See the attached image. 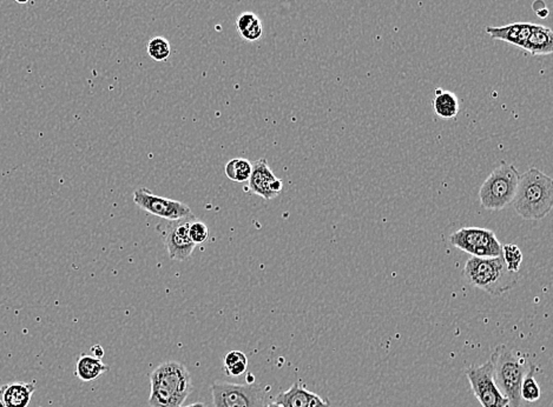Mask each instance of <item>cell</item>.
Masks as SVG:
<instances>
[{
  "label": "cell",
  "mask_w": 553,
  "mask_h": 407,
  "mask_svg": "<svg viewBox=\"0 0 553 407\" xmlns=\"http://www.w3.org/2000/svg\"><path fill=\"white\" fill-rule=\"evenodd\" d=\"M514 209L524 220H542L553 207L552 178L531 167L521 174L514 195Z\"/></svg>",
  "instance_id": "1"
},
{
  "label": "cell",
  "mask_w": 553,
  "mask_h": 407,
  "mask_svg": "<svg viewBox=\"0 0 553 407\" xmlns=\"http://www.w3.org/2000/svg\"><path fill=\"white\" fill-rule=\"evenodd\" d=\"M151 391L149 403L152 407H180L192 392V375L178 361L159 365L150 375Z\"/></svg>",
  "instance_id": "2"
},
{
  "label": "cell",
  "mask_w": 553,
  "mask_h": 407,
  "mask_svg": "<svg viewBox=\"0 0 553 407\" xmlns=\"http://www.w3.org/2000/svg\"><path fill=\"white\" fill-rule=\"evenodd\" d=\"M467 284L493 297H500L516 288L519 272L507 270L502 256L491 258L472 257L463 270Z\"/></svg>",
  "instance_id": "3"
},
{
  "label": "cell",
  "mask_w": 553,
  "mask_h": 407,
  "mask_svg": "<svg viewBox=\"0 0 553 407\" xmlns=\"http://www.w3.org/2000/svg\"><path fill=\"white\" fill-rule=\"evenodd\" d=\"M490 361L493 364V377L498 389L512 407H521V382L532 364H528L526 358L514 354L504 344L495 347Z\"/></svg>",
  "instance_id": "4"
},
{
  "label": "cell",
  "mask_w": 553,
  "mask_h": 407,
  "mask_svg": "<svg viewBox=\"0 0 553 407\" xmlns=\"http://www.w3.org/2000/svg\"><path fill=\"white\" fill-rule=\"evenodd\" d=\"M521 174L514 165L502 164L488 176L479 190V199L484 209L502 211L514 202Z\"/></svg>",
  "instance_id": "5"
},
{
  "label": "cell",
  "mask_w": 553,
  "mask_h": 407,
  "mask_svg": "<svg viewBox=\"0 0 553 407\" xmlns=\"http://www.w3.org/2000/svg\"><path fill=\"white\" fill-rule=\"evenodd\" d=\"M213 407H266L267 393L255 384L215 382L210 386Z\"/></svg>",
  "instance_id": "6"
},
{
  "label": "cell",
  "mask_w": 553,
  "mask_h": 407,
  "mask_svg": "<svg viewBox=\"0 0 553 407\" xmlns=\"http://www.w3.org/2000/svg\"><path fill=\"white\" fill-rule=\"evenodd\" d=\"M449 243L460 251L478 258L502 256V244L495 232L481 227H463L449 235Z\"/></svg>",
  "instance_id": "7"
},
{
  "label": "cell",
  "mask_w": 553,
  "mask_h": 407,
  "mask_svg": "<svg viewBox=\"0 0 553 407\" xmlns=\"http://www.w3.org/2000/svg\"><path fill=\"white\" fill-rule=\"evenodd\" d=\"M194 218L195 216L190 214L181 219L166 220L156 227L171 260L183 261L190 258L194 253L196 244L189 237V225Z\"/></svg>",
  "instance_id": "8"
},
{
  "label": "cell",
  "mask_w": 553,
  "mask_h": 407,
  "mask_svg": "<svg viewBox=\"0 0 553 407\" xmlns=\"http://www.w3.org/2000/svg\"><path fill=\"white\" fill-rule=\"evenodd\" d=\"M466 377L474 396L483 407H510V401L498 389L493 377L491 361L480 366L466 368Z\"/></svg>",
  "instance_id": "9"
},
{
  "label": "cell",
  "mask_w": 553,
  "mask_h": 407,
  "mask_svg": "<svg viewBox=\"0 0 553 407\" xmlns=\"http://www.w3.org/2000/svg\"><path fill=\"white\" fill-rule=\"evenodd\" d=\"M134 202L145 212L164 220H176L192 214V209L185 202L154 195L149 188H141L134 192Z\"/></svg>",
  "instance_id": "10"
},
{
  "label": "cell",
  "mask_w": 553,
  "mask_h": 407,
  "mask_svg": "<svg viewBox=\"0 0 553 407\" xmlns=\"http://www.w3.org/2000/svg\"><path fill=\"white\" fill-rule=\"evenodd\" d=\"M248 181L249 191L260 195L266 200L276 198L283 190V181L276 178L268 164L267 159L264 158L253 162V169Z\"/></svg>",
  "instance_id": "11"
},
{
  "label": "cell",
  "mask_w": 553,
  "mask_h": 407,
  "mask_svg": "<svg viewBox=\"0 0 553 407\" xmlns=\"http://www.w3.org/2000/svg\"><path fill=\"white\" fill-rule=\"evenodd\" d=\"M532 22H514L505 26H487L485 31L492 39L500 40L524 50L531 33Z\"/></svg>",
  "instance_id": "12"
},
{
  "label": "cell",
  "mask_w": 553,
  "mask_h": 407,
  "mask_svg": "<svg viewBox=\"0 0 553 407\" xmlns=\"http://www.w3.org/2000/svg\"><path fill=\"white\" fill-rule=\"evenodd\" d=\"M36 385L33 382H11L0 387V403L3 407H27Z\"/></svg>",
  "instance_id": "13"
},
{
  "label": "cell",
  "mask_w": 553,
  "mask_h": 407,
  "mask_svg": "<svg viewBox=\"0 0 553 407\" xmlns=\"http://www.w3.org/2000/svg\"><path fill=\"white\" fill-rule=\"evenodd\" d=\"M524 51L532 56H547L553 52V32L547 26L533 24Z\"/></svg>",
  "instance_id": "14"
},
{
  "label": "cell",
  "mask_w": 553,
  "mask_h": 407,
  "mask_svg": "<svg viewBox=\"0 0 553 407\" xmlns=\"http://www.w3.org/2000/svg\"><path fill=\"white\" fill-rule=\"evenodd\" d=\"M433 108L435 115L441 119H453L459 113V99L451 91L437 89L434 94Z\"/></svg>",
  "instance_id": "15"
},
{
  "label": "cell",
  "mask_w": 553,
  "mask_h": 407,
  "mask_svg": "<svg viewBox=\"0 0 553 407\" xmlns=\"http://www.w3.org/2000/svg\"><path fill=\"white\" fill-rule=\"evenodd\" d=\"M315 393L308 391L301 382H295L290 389L280 393L275 403L282 407H311Z\"/></svg>",
  "instance_id": "16"
},
{
  "label": "cell",
  "mask_w": 553,
  "mask_h": 407,
  "mask_svg": "<svg viewBox=\"0 0 553 407\" xmlns=\"http://www.w3.org/2000/svg\"><path fill=\"white\" fill-rule=\"evenodd\" d=\"M110 370L108 365H105L101 359L92 357L89 354H82L76 364V375L80 380L89 382L94 379L99 378L103 373Z\"/></svg>",
  "instance_id": "17"
},
{
  "label": "cell",
  "mask_w": 553,
  "mask_h": 407,
  "mask_svg": "<svg viewBox=\"0 0 553 407\" xmlns=\"http://www.w3.org/2000/svg\"><path fill=\"white\" fill-rule=\"evenodd\" d=\"M236 30L243 39L256 41L263 34V26L261 19L255 13L246 12L236 19Z\"/></svg>",
  "instance_id": "18"
},
{
  "label": "cell",
  "mask_w": 553,
  "mask_h": 407,
  "mask_svg": "<svg viewBox=\"0 0 553 407\" xmlns=\"http://www.w3.org/2000/svg\"><path fill=\"white\" fill-rule=\"evenodd\" d=\"M253 169V162L246 158H234L225 164V176L236 183H244L249 179Z\"/></svg>",
  "instance_id": "19"
},
{
  "label": "cell",
  "mask_w": 553,
  "mask_h": 407,
  "mask_svg": "<svg viewBox=\"0 0 553 407\" xmlns=\"http://www.w3.org/2000/svg\"><path fill=\"white\" fill-rule=\"evenodd\" d=\"M225 371L230 377L244 375L248 368V358L241 351H230L225 354Z\"/></svg>",
  "instance_id": "20"
},
{
  "label": "cell",
  "mask_w": 553,
  "mask_h": 407,
  "mask_svg": "<svg viewBox=\"0 0 553 407\" xmlns=\"http://www.w3.org/2000/svg\"><path fill=\"white\" fill-rule=\"evenodd\" d=\"M521 399H524L528 403H535L540 399L542 391H540L538 382L535 378V365L533 364L521 382Z\"/></svg>",
  "instance_id": "21"
},
{
  "label": "cell",
  "mask_w": 553,
  "mask_h": 407,
  "mask_svg": "<svg viewBox=\"0 0 553 407\" xmlns=\"http://www.w3.org/2000/svg\"><path fill=\"white\" fill-rule=\"evenodd\" d=\"M148 54L155 62H167L171 54L170 43L163 37H155L148 43Z\"/></svg>",
  "instance_id": "22"
},
{
  "label": "cell",
  "mask_w": 553,
  "mask_h": 407,
  "mask_svg": "<svg viewBox=\"0 0 553 407\" xmlns=\"http://www.w3.org/2000/svg\"><path fill=\"white\" fill-rule=\"evenodd\" d=\"M502 258L507 265V270L511 272H519L521 263H523V253L516 244H507L502 245Z\"/></svg>",
  "instance_id": "23"
},
{
  "label": "cell",
  "mask_w": 553,
  "mask_h": 407,
  "mask_svg": "<svg viewBox=\"0 0 553 407\" xmlns=\"http://www.w3.org/2000/svg\"><path fill=\"white\" fill-rule=\"evenodd\" d=\"M189 237H190L192 242L196 244V245L203 244V243L206 242V239L209 237L208 226L195 217L192 220L190 225H189Z\"/></svg>",
  "instance_id": "24"
},
{
  "label": "cell",
  "mask_w": 553,
  "mask_h": 407,
  "mask_svg": "<svg viewBox=\"0 0 553 407\" xmlns=\"http://www.w3.org/2000/svg\"><path fill=\"white\" fill-rule=\"evenodd\" d=\"M91 351L94 352V357L98 358V359H101V358H103V354H104V351H103V349H101V346L99 345L94 346V347L91 349Z\"/></svg>",
  "instance_id": "25"
},
{
  "label": "cell",
  "mask_w": 553,
  "mask_h": 407,
  "mask_svg": "<svg viewBox=\"0 0 553 407\" xmlns=\"http://www.w3.org/2000/svg\"><path fill=\"white\" fill-rule=\"evenodd\" d=\"M180 407H206V403H192V405H189V406H180Z\"/></svg>",
  "instance_id": "26"
},
{
  "label": "cell",
  "mask_w": 553,
  "mask_h": 407,
  "mask_svg": "<svg viewBox=\"0 0 553 407\" xmlns=\"http://www.w3.org/2000/svg\"><path fill=\"white\" fill-rule=\"evenodd\" d=\"M266 407H282V406H281L280 403H275V401H273V403H269V405H267V406Z\"/></svg>",
  "instance_id": "27"
},
{
  "label": "cell",
  "mask_w": 553,
  "mask_h": 407,
  "mask_svg": "<svg viewBox=\"0 0 553 407\" xmlns=\"http://www.w3.org/2000/svg\"><path fill=\"white\" fill-rule=\"evenodd\" d=\"M15 1H17L18 4H26V3H27V1H30V0H15Z\"/></svg>",
  "instance_id": "28"
},
{
  "label": "cell",
  "mask_w": 553,
  "mask_h": 407,
  "mask_svg": "<svg viewBox=\"0 0 553 407\" xmlns=\"http://www.w3.org/2000/svg\"><path fill=\"white\" fill-rule=\"evenodd\" d=\"M0 407H3V405H1V403H0Z\"/></svg>",
  "instance_id": "29"
}]
</instances>
